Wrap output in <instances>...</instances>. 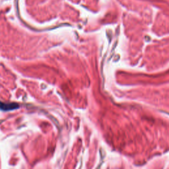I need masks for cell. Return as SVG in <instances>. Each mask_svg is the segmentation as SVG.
<instances>
[{
    "label": "cell",
    "mask_w": 169,
    "mask_h": 169,
    "mask_svg": "<svg viewBox=\"0 0 169 169\" xmlns=\"http://www.w3.org/2000/svg\"><path fill=\"white\" fill-rule=\"evenodd\" d=\"M19 108V105L15 103L5 104L0 102V109L2 110H13Z\"/></svg>",
    "instance_id": "6da1fadb"
}]
</instances>
